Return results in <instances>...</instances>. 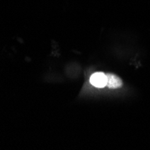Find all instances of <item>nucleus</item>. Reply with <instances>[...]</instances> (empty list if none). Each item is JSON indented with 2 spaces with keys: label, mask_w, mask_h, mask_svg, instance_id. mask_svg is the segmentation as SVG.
<instances>
[{
  "label": "nucleus",
  "mask_w": 150,
  "mask_h": 150,
  "mask_svg": "<svg viewBox=\"0 0 150 150\" xmlns=\"http://www.w3.org/2000/svg\"><path fill=\"white\" fill-rule=\"evenodd\" d=\"M90 83L97 88H103L107 86V76L103 72H96L91 76Z\"/></svg>",
  "instance_id": "obj_1"
},
{
  "label": "nucleus",
  "mask_w": 150,
  "mask_h": 150,
  "mask_svg": "<svg viewBox=\"0 0 150 150\" xmlns=\"http://www.w3.org/2000/svg\"><path fill=\"white\" fill-rule=\"evenodd\" d=\"M107 86L109 88L117 89L122 86V81L121 79L113 74H107Z\"/></svg>",
  "instance_id": "obj_2"
}]
</instances>
